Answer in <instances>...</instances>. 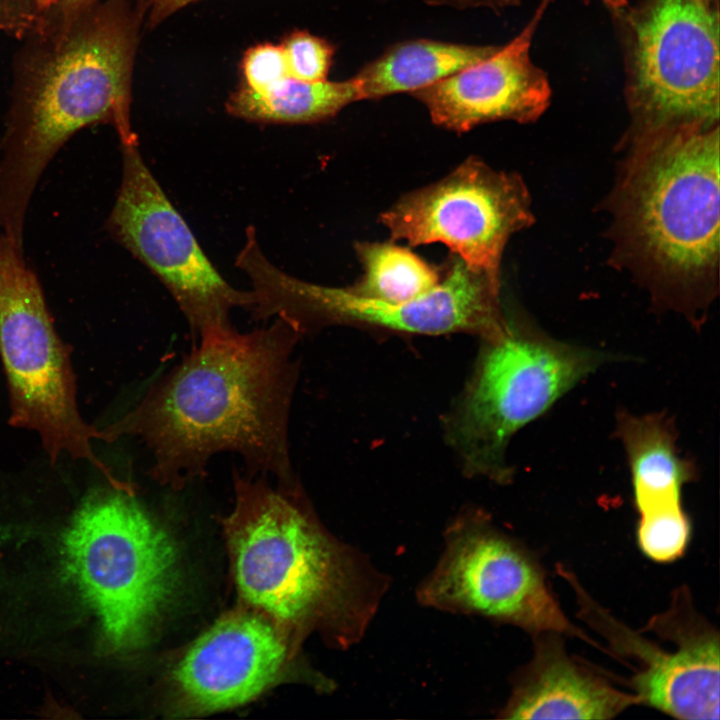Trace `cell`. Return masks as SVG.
<instances>
[{
    "label": "cell",
    "instance_id": "cell-1",
    "mask_svg": "<svg viewBox=\"0 0 720 720\" xmlns=\"http://www.w3.org/2000/svg\"><path fill=\"white\" fill-rule=\"evenodd\" d=\"M297 333L275 318L240 333L233 327L203 334L129 412L93 439L137 436L152 453L151 477L174 489L206 471L220 452H235L249 477L271 474L296 488L289 459L288 418L296 384L292 359Z\"/></svg>",
    "mask_w": 720,
    "mask_h": 720
},
{
    "label": "cell",
    "instance_id": "cell-2",
    "mask_svg": "<svg viewBox=\"0 0 720 720\" xmlns=\"http://www.w3.org/2000/svg\"><path fill=\"white\" fill-rule=\"evenodd\" d=\"M233 475L224 528L241 597L281 627H317L344 647L359 640L381 592L371 569L320 527L296 488Z\"/></svg>",
    "mask_w": 720,
    "mask_h": 720
},
{
    "label": "cell",
    "instance_id": "cell-3",
    "mask_svg": "<svg viewBox=\"0 0 720 720\" xmlns=\"http://www.w3.org/2000/svg\"><path fill=\"white\" fill-rule=\"evenodd\" d=\"M138 15L117 1L75 32L45 63L0 152V228L23 239L28 204L43 171L79 129L114 125L121 143L137 141L130 82Z\"/></svg>",
    "mask_w": 720,
    "mask_h": 720
},
{
    "label": "cell",
    "instance_id": "cell-4",
    "mask_svg": "<svg viewBox=\"0 0 720 720\" xmlns=\"http://www.w3.org/2000/svg\"><path fill=\"white\" fill-rule=\"evenodd\" d=\"M623 182L632 238L663 272L696 279L719 254V129L682 122L644 128Z\"/></svg>",
    "mask_w": 720,
    "mask_h": 720
},
{
    "label": "cell",
    "instance_id": "cell-5",
    "mask_svg": "<svg viewBox=\"0 0 720 720\" xmlns=\"http://www.w3.org/2000/svg\"><path fill=\"white\" fill-rule=\"evenodd\" d=\"M91 496L64 537L67 570L116 651L142 645L174 595L178 553L169 534L133 498L112 487Z\"/></svg>",
    "mask_w": 720,
    "mask_h": 720
},
{
    "label": "cell",
    "instance_id": "cell-6",
    "mask_svg": "<svg viewBox=\"0 0 720 720\" xmlns=\"http://www.w3.org/2000/svg\"><path fill=\"white\" fill-rule=\"evenodd\" d=\"M486 341L449 433L468 471L505 482L511 476L505 452L512 436L609 355L508 321Z\"/></svg>",
    "mask_w": 720,
    "mask_h": 720
},
{
    "label": "cell",
    "instance_id": "cell-7",
    "mask_svg": "<svg viewBox=\"0 0 720 720\" xmlns=\"http://www.w3.org/2000/svg\"><path fill=\"white\" fill-rule=\"evenodd\" d=\"M0 356L10 397L9 424L37 432L52 463L66 453L89 461L111 485H119L92 450L93 426L78 412L69 352L54 328L23 245L2 232Z\"/></svg>",
    "mask_w": 720,
    "mask_h": 720
},
{
    "label": "cell",
    "instance_id": "cell-8",
    "mask_svg": "<svg viewBox=\"0 0 720 720\" xmlns=\"http://www.w3.org/2000/svg\"><path fill=\"white\" fill-rule=\"evenodd\" d=\"M245 272L252 285L253 318H279L298 333L312 320H345L428 335L468 331L488 339L506 322L499 308V281L471 270L459 258L437 286L399 303L302 281L261 254L250 259Z\"/></svg>",
    "mask_w": 720,
    "mask_h": 720
},
{
    "label": "cell",
    "instance_id": "cell-9",
    "mask_svg": "<svg viewBox=\"0 0 720 720\" xmlns=\"http://www.w3.org/2000/svg\"><path fill=\"white\" fill-rule=\"evenodd\" d=\"M631 29L627 98L644 128L717 123V0H648Z\"/></svg>",
    "mask_w": 720,
    "mask_h": 720
},
{
    "label": "cell",
    "instance_id": "cell-10",
    "mask_svg": "<svg viewBox=\"0 0 720 720\" xmlns=\"http://www.w3.org/2000/svg\"><path fill=\"white\" fill-rule=\"evenodd\" d=\"M122 177L106 221L111 236L167 288L184 314L194 342L232 327V309H249L250 291L232 287L208 259L138 149L121 143Z\"/></svg>",
    "mask_w": 720,
    "mask_h": 720
},
{
    "label": "cell",
    "instance_id": "cell-11",
    "mask_svg": "<svg viewBox=\"0 0 720 720\" xmlns=\"http://www.w3.org/2000/svg\"><path fill=\"white\" fill-rule=\"evenodd\" d=\"M381 221L393 239L443 243L471 270L499 281L504 246L532 214L518 176L470 158L439 182L407 194Z\"/></svg>",
    "mask_w": 720,
    "mask_h": 720
},
{
    "label": "cell",
    "instance_id": "cell-12",
    "mask_svg": "<svg viewBox=\"0 0 720 720\" xmlns=\"http://www.w3.org/2000/svg\"><path fill=\"white\" fill-rule=\"evenodd\" d=\"M435 608L476 613L531 632L577 634L535 562L481 518L457 521L420 590Z\"/></svg>",
    "mask_w": 720,
    "mask_h": 720
},
{
    "label": "cell",
    "instance_id": "cell-13",
    "mask_svg": "<svg viewBox=\"0 0 720 720\" xmlns=\"http://www.w3.org/2000/svg\"><path fill=\"white\" fill-rule=\"evenodd\" d=\"M564 575L577 594L581 617L617 652L639 663L632 680L639 703L681 719L719 718V636L688 606L684 609L682 599L649 625L675 639L676 648L667 651L616 621L571 575Z\"/></svg>",
    "mask_w": 720,
    "mask_h": 720
},
{
    "label": "cell",
    "instance_id": "cell-14",
    "mask_svg": "<svg viewBox=\"0 0 720 720\" xmlns=\"http://www.w3.org/2000/svg\"><path fill=\"white\" fill-rule=\"evenodd\" d=\"M280 627L255 609L220 618L191 645L173 672L184 711H221L262 693L288 658Z\"/></svg>",
    "mask_w": 720,
    "mask_h": 720
},
{
    "label": "cell",
    "instance_id": "cell-15",
    "mask_svg": "<svg viewBox=\"0 0 720 720\" xmlns=\"http://www.w3.org/2000/svg\"><path fill=\"white\" fill-rule=\"evenodd\" d=\"M541 0L532 18L510 42L495 46L476 63L413 92L434 123L456 132L497 120H536L548 107L551 87L530 57L532 39L549 3Z\"/></svg>",
    "mask_w": 720,
    "mask_h": 720
},
{
    "label": "cell",
    "instance_id": "cell-16",
    "mask_svg": "<svg viewBox=\"0 0 720 720\" xmlns=\"http://www.w3.org/2000/svg\"><path fill=\"white\" fill-rule=\"evenodd\" d=\"M639 703L577 664L554 637L537 642L503 717L509 719H609Z\"/></svg>",
    "mask_w": 720,
    "mask_h": 720
},
{
    "label": "cell",
    "instance_id": "cell-17",
    "mask_svg": "<svg viewBox=\"0 0 720 720\" xmlns=\"http://www.w3.org/2000/svg\"><path fill=\"white\" fill-rule=\"evenodd\" d=\"M616 432L626 453L638 512L681 503L682 487L695 478L696 469L680 455L671 420L664 414L621 411Z\"/></svg>",
    "mask_w": 720,
    "mask_h": 720
},
{
    "label": "cell",
    "instance_id": "cell-18",
    "mask_svg": "<svg viewBox=\"0 0 720 720\" xmlns=\"http://www.w3.org/2000/svg\"><path fill=\"white\" fill-rule=\"evenodd\" d=\"M495 46L428 39L398 43L352 77L359 100L416 92L488 56Z\"/></svg>",
    "mask_w": 720,
    "mask_h": 720
},
{
    "label": "cell",
    "instance_id": "cell-19",
    "mask_svg": "<svg viewBox=\"0 0 720 720\" xmlns=\"http://www.w3.org/2000/svg\"><path fill=\"white\" fill-rule=\"evenodd\" d=\"M358 100L352 78L309 82L289 76L263 93L240 86L228 98L226 110L234 117L253 122L314 123L333 117Z\"/></svg>",
    "mask_w": 720,
    "mask_h": 720
},
{
    "label": "cell",
    "instance_id": "cell-20",
    "mask_svg": "<svg viewBox=\"0 0 720 720\" xmlns=\"http://www.w3.org/2000/svg\"><path fill=\"white\" fill-rule=\"evenodd\" d=\"M364 268L354 293L390 303L416 298L437 286L439 275L416 254L391 243H359Z\"/></svg>",
    "mask_w": 720,
    "mask_h": 720
},
{
    "label": "cell",
    "instance_id": "cell-21",
    "mask_svg": "<svg viewBox=\"0 0 720 720\" xmlns=\"http://www.w3.org/2000/svg\"><path fill=\"white\" fill-rule=\"evenodd\" d=\"M639 514L637 541L648 558L656 562H671L685 552L691 525L681 503L652 508Z\"/></svg>",
    "mask_w": 720,
    "mask_h": 720
},
{
    "label": "cell",
    "instance_id": "cell-22",
    "mask_svg": "<svg viewBox=\"0 0 720 720\" xmlns=\"http://www.w3.org/2000/svg\"><path fill=\"white\" fill-rule=\"evenodd\" d=\"M280 45L290 77L309 82L327 80L335 52L328 41L297 30L287 35Z\"/></svg>",
    "mask_w": 720,
    "mask_h": 720
},
{
    "label": "cell",
    "instance_id": "cell-23",
    "mask_svg": "<svg viewBox=\"0 0 720 720\" xmlns=\"http://www.w3.org/2000/svg\"><path fill=\"white\" fill-rule=\"evenodd\" d=\"M241 73V86L251 92L263 93L277 86L289 77L281 45L261 43L250 47L243 55Z\"/></svg>",
    "mask_w": 720,
    "mask_h": 720
},
{
    "label": "cell",
    "instance_id": "cell-24",
    "mask_svg": "<svg viewBox=\"0 0 720 720\" xmlns=\"http://www.w3.org/2000/svg\"><path fill=\"white\" fill-rule=\"evenodd\" d=\"M196 0H148V20L150 26L162 22L181 8L195 2Z\"/></svg>",
    "mask_w": 720,
    "mask_h": 720
},
{
    "label": "cell",
    "instance_id": "cell-25",
    "mask_svg": "<svg viewBox=\"0 0 720 720\" xmlns=\"http://www.w3.org/2000/svg\"><path fill=\"white\" fill-rule=\"evenodd\" d=\"M471 4L488 5L493 8L505 7L516 4L519 0H463Z\"/></svg>",
    "mask_w": 720,
    "mask_h": 720
},
{
    "label": "cell",
    "instance_id": "cell-26",
    "mask_svg": "<svg viewBox=\"0 0 720 720\" xmlns=\"http://www.w3.org/2000/svg\"><path fill=\"white\" fill-rule=\"evenodd\" d=\"M605 5L611 6L614 5L618 0H601Z\"/></svg>",
    "mask_w": 720,
    "mask_h": 720
}]
</instances>
